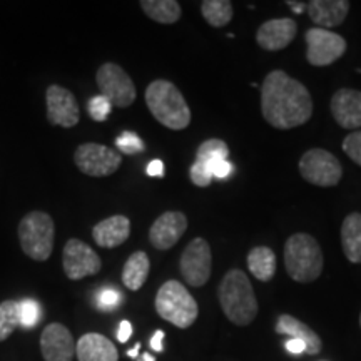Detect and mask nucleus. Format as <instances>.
I'll use <instances>...</instances> for the list:
<instances>
[{
	"instance_id": "obj_1",
	"label": "nucleus",
	"mask_w": 361,
	"mask_h": 361,
	"mask_svg": "<svg viewBox=\"0 0 361 361\" xmlns=\"http://www.w3.org/2000/svg\"><path fill=\"white\" fill-rule=\"evenodd\" d=\"M261 111L269 126L286 130L308 123L313 101L300 80L283 71H271L261 85Z\"/></svg>"
},
{
	"instance_id": "obj_2",
	"label": "nucleus",
	"mask_w": 361,
	"mask_h": 361,
	"mask_svg": "<svg viewBox=\"0 0 361 361\" xmlns=\"http://www.w3.org/2000/svg\"><path fill=\"white\" fill-rule=\"evenodd\" d=\"M219 305L229 322L246 326L258 314V301L247 274L241 269H229L218 288Z\"/></svg>"
},
{
	"instance_id": "obj_3",
	"label": "nucleus",
	"mask_w": 361,
	"mask_h": 361,
	"mask_svg": "<svg viewBox=\"0 0 361 361\" xmlns=\"http://www.w3.org/2000/svg\"><path fill=\"white\" fill-rule=\"evenodd\" d=\"M146 104L157 123L173 130H183L191 124V109L173 82L157 79L146 89Z\"/></svg>"
},
{
	"instance_id": "obj_4",
	"label": "nucleus",
	"mask_w": 361,
	"mask_h": 361,
	"mask_svg": "<svg viewBox=\"0 0 361 361\" xmlns=\"http://www.w3.org/2000/svg\"><path fill=\"white\" fill-rule=\"evenodd\" d=\"M284 266L291 279L298 283H311L323 271V252L318 241L305 233H296L284 245Z\"/></svg>"
},
{
	"instance_id": "obj_5",
	"label": "nucleus",
	"mask_w": 361,
	"mask_h": 361,
	"mask_svg": "<svg viewBox=\"0 0 361 361\" xmlns=\"http://www.w3.org/2000/svg\"><path fill=\"white\" fill-rule=\"evenodd\" d=\"M156 311L162 319L176 328L186 329L197 319L200 308L196 300L183 283L169 279L159 288L156 295Z\"/></svg>"
},
{
	"instance_id": "obj_6",
	"label": "nucleus",
	"mask_w": 361,
	"mask_h": 361,
	"mask_svg": "<svg viewBox=\"0 0 361 361\" xmlns=\"http://www.w3.org/2000/svg\"><path fill=\"white\" fill-rule=\"evenodd\" d=\"M54 219L44 211L25 214L19 224L22 251L34 261H47L54 250Z\"/></svg>"
},
{
	"instance_id": "obj_7",
	"label": "nucleus",
	"mask_w": 361,
	"mask_h": 361,
	"mask_svg": "<svg viewBox=\"0 0 361 361\" xmlns=\"http://www.w3.org/2000/svg\"><path fill=\"white\" fill-rule=\"evenodd\" d=\"M300 173L310 184L319 188H331L341 180L343 168L338 157L329 151L310 149L301 156Z\"/></svg>"
},
{
	"instance_id": "obj_8",
	"label": "nucleus",
	"mask_w": 361,
	"mask_h": 361,
	"mask_svg": "<svg viewBox=\"0 0 361 361\" xmlns=\"http://www.w3.org/2000/svg\"><path fill=\"white\" fill-rule=\"evenodd\" d=\"M96 80L101 89V96L106 97L112 106L124 109L135 101V85L133 79L123 67L114 62H106L99 67Z\"/></svg>"
},
{
	"instance_id": "obj_9",
	"label": "nucleus",
	"mask_w": 361,
	"mask_h": 361,
	"mask_svg": "<svg viewBox=\"0 0 361 361\" xmlns=\"http://www.w3.org/2000/svg\"><path fill=\"white\" fill-rule=\"evenodd\" d=\"M74 162L80 173L92 176V178H106L119 169L123 154L102 144L85 142L75 149Z\"/></svg>"
},
{
	"instance_id": "obj_10",
	"label": "nucleus",
	"mask_w": 361,
	"mask_h": 361,
	"mask_svg": "<svg viewBox=\"0 0 361 361\" xmlns=\"http://www.w3.org/2000/svg\"><path fill=\"white\" fill-rule=\"evenodd\" d=\"M183 278L192 288H201L209 281L213 269V252L206 239L194 238L183 251L179 261Z\"/></svg>"
},
{
	"instance_id": "obj_11",
	"label": "nucleus",
	"mask_w": 361,
	"mask_h": 361,
	"mask_svg": "<svg viewBox=\"0 0 361 361\" xmlns=\"http://www.w3.org/2000/svg\"><path fill=\"white\" fill-rule=\"evenodd\" d=\"M306 45V59L311 66L326 67L336 62L346 52V40L335 32H329L326 29H313L306 30L305 35Z\"/></svg>"
},
{
	"instance_id": "obj_12",
	"label": "nucleus",
	"mask_w": 361,
	"mask_h": 361,
	"mask_svg": "<svg viewBox=\"0 0 361 361\" xmlns=\"http://www.w3.org/2000/svg\"><path fill=\"white\" fill-rule=\"evenodd\" d=\"M64 266L66 276L72 281L94 276L102 268V261L99 255L89 245H85L80 239L72 238L64 246Z\"/></svg>"
},
{
	"instance_id": "obj_13",
	"label": "nucleus",
	"mask_w": 361,
	"mask_h": 361,
	"mask_svg": "<svg viewBox=\"0 0 361 361\" xmlns=\"http://www.w3.org/2000/svg\"><path fill=\"white\" fill-rule=\"evenodd\" d=\"M45 99H47V119L52 126L69 129L79 123V104L71 90L52 84L47 87Z\"/></svg>"
},
{
	"instance_id": "obj_14",
	"label": "nucleus",
	"mask_w": 361,
	"mask_h": 361,
	"mask_svg": "<svg viewBox=\"0 0 361 361\" xmlns=\"http://www.w3.org/2000/svg\"><path fill=\"white\" fill-rule=\"evenodd\" d=\"M40 351L45 361H72L75 356V341L69 328L52 323L44 328L40 336Z\"/></svg>"
},
{
	"instance_id": "obj_15",
	"label": "nucleus",
	"mask_w": 361,
	"mask_h": 361,
	"mask_svg": "<svg viewBox=\"0 0 361 361\" xmlns=\"http://www.w3.org/2000/svg\"><path fill=\"white\" fill-rule=\"evenodd\" d=\"M188 229V218L180 211H166L161 214L151 229H149V241L156 250L166 251L173 247L183 238Z\"/></svg>"
},
{
	"instance_id": "obj_16",
	"label": "nucleus",
	"mask_w": 361,
	"mask_h": 361,
	"mask_svg": "<svg viewBox=\"0 0 361 361\" xmlns=\"http://www.w3.org/2000/svg\"><path fill=\"white\" fill-rule=\"evenodd\" d=\"M298 25L293 19H273L264 22L263 25L258 29L256 34V42L259 44V47H263L264 51H283L290 45L296 37Z\"/></svg>"
},
{
	"instance_id": "obj_17",
	"label": "nucleus",
	"mask_w": 361,
	"mask_h": 361,
	"mask_svg": "<svg viewBox=\"0 0 361 361\" xmlns=\"http://www.w3.org/2000/svg\"><path fill=\"white\" fill-rule=\"evenodd\" d=\"M331 114L341 128H361V90L340 89L331 99Z\"/></svg>"
},
{
	"instance_id": "obj_18",
	"label": "nucleus",
	"mask_w": 361,
	"mask_h": 361,
	"mask_svg": "<svg viewBox=\"0 0 361 361\" xmlns=\"http://www.w3.org/2000/svg\"><path fill=\"white\" fill-rule=\"evenodd\" d=\"M79 361H119L116 345L101 333H85L75 343Z\"/></svg>"
},
{
	"instance_id": "obj_19",
	"label": "nucleus",
	"mask_w": 361,
	"mask_h": 361,
	"mask_svg": "<svg viewBox=\"0 0 361 361\" xmlns=\"http://www.w3.org/2000/svg\"><path fill=\"white\" fill-rule=\"evenodd\" d=\"M308 16L319 29H331L343 24L350 12L346 0H311L308 2Z\"/></svg>"
},
{
	"instance_id": "obj_20",
	"label": "nucleus",
	"mask_w": 361,
	"mask_h": 361,
	"mask_svg": "<svg viewBox=\"0 0 361 361\" xmlns=\"http://www.w3.org/2000/svg\"><path fill=\"white\" fill-rule=\"evenodd\" d=\"M130 234V221L126 216H111V218L102 219L92 229V238L101 247L112 250V247L121 246L129 239Z\"/></svg>"
},
{
	"instance_id": "obj_21",
	"label": "nucleus",
	"mask_w": 361,
	"mask_h": 361,
	"mask_svg": "<svg viewBox=\"0 0 361 361\" xmlns=\"http://www.w3.org/2000/svg\"><path fill=\"white\" fill-rule=\"evenodd\" d=\"M278 335H288L293 340H300L306 345V353L318 355L322 351V340L308 324H305L300 319H296L291 314H281L276 322Z\"/></svg>"
},
{
	"instance_id": "obj_22",
	"label": "nucleus",
	"mask_w": 361,
	"mask_h": 361,
	"mask_svg": "<svg viewBox=\"0 0 361 361\" xmlns=\"http://www.w3.org/2000/svg\"><path fill=\"white\" fill-rule=\"evenodd\" d=\"M343 252L348 261L355 264L361 263V214L351 213L345 218L341 226Z\"/></svg>"
},
{
	"instance_id": "obj_23",
	"label": "nucleus",
	"mask_w": 361,
	"mask_h": 361,
	"mask_svg": "<svg viewBox=\"0 0 361 361\" xmlns=\"http://www.w3.org/2000/svg\"><path fill=\"white\" fill-rule=\"evenodd\" d=\"M149 268H151V263L146 252L135 251L134 255H130L123 268L124 286L130 291L141 290L149 276Z\"/></svg>"
},
{
	"instance_id": "obj_24",
	"label": "nucleus",
	"mask_w": 361,
	"mask_h": 361,
	"mask_svg": "<svg viewBox=\"0 0 361 361\" xmlns=\"http://www.w3.org/2000/svg\"><path fill=\"white\" fill-rule=\"evenodd\" d=\"M247 268L256 279L268 283L276 273V255L266 246L252 247L247 255Z\"/></svg>"
},
{
	"instance_id": "obj_25",
	"label": "nucleus",
	"mask_w": 361,
	"mask_h": 361,
	"mask_svg": "<svg viewBox=\"0 0 361 361\" xmlns=\"http://www.w3.org/2000/svg\"><path fill=\"white\" fill-rule=\"evenodd\" d=\"M141 7L149 19L159 24H176L180 19V6L176 0H142Z\"/></svg>"
},
{
	"instance_id": "obj_26",
	"label": "nucleus",
	"mask_w": 361,
	"mask_h": 361,
	"mask_svg": "<svg viewBox=\"0 0 361 361\" xmlns=\"http://www.w3.org/2000/svg\"><path fill=\"white\" fill-rule=\"evenodd\" d=\"M201 13L211 27L228 25L233 19V4L229 0H204L201 4Z\"/></svg>"
},
{
	"instance_id": "obj_27",
	"label": "nucleus",
	"mask_w": 361,
	"mask_h": 361,
	"mask_svg": "<svg viewBox=\"0 0 361 361\" xmlns=\"http://www.w3.org/2000/svg\"><path fill=\"white\" fill-rule=\"evenodd\" d=\"M17 326H20L19 301L7 300L0 303V341H6Z\"/></svg>"
},
{
	"instance_id": "obj_28",
	"label": "nucleus",
	"mask_w": 361,
	"mask_h": 361,
	"mask_svg": "<svg viewBox=\"0 0 361 361\" xmlns=\"http://www.w3.org/2000/svg\"><path fill=\"white\" fill-rule=\"evenodd\" d=\"M229 147L228 144L221 139H207L197 147L196 161L204 162V164L211 166L216 161H228Z\"/></svg>"
},
{
	"instance_id": "obj_29",
	"label": "nucleus",
	"mask_w": 361,
	"mask_h": 361,
	"mask_svg": "<svg viewBox=\"0 0 361 361\" xmlns=\"http://www.w3.org/2000/svg\"><path fill=\"white\" fill-rule=\"evenodd\" d=\"M42 319V310L40 305L34 300H22L19 301V323L22 328L32 329L37 326Z\"/></svg>"
},
{
	"instance_id": "obj_30",
	"label": "nucleus",
	"mask_w": 361,
	"mask_h": 361,
	"mask_svg": "<svg viewBox=\"0 0 361 361\" xmlns=\"http://www.w3.org/2000/svg\"><path fill=\"white\" fill-rule=\"evenodd\" d=\"M116 147L119 149V154L128 156H135L146 149L144 142L141 141V137L135 133H130V130H124V133L116 139Z\"/></svg>"
},
{
	"instance_id": "obj_31",
	"label": "nucleus",
	"mask_w": 361,
	"mask_h": 361,
	"mask_svg": "<svg viewBox=\"0 0 361 361\" xmlns=\"http://www.w3.org/2000/svg\"><path fill=\"white\" fill-rule=\"evenodd\" d=\"M111 109L112 104L104 96H94L87 104L90 119L96 121V123H104V121H107V117L111 114Z\"/></svg>"
},
{
	"instance_id": "obj_32",
	"label": "nucleus",
	"mask_w": 361,
	"mask_h": 361,
	"mask_svg": "<svg viewBox=\"0 0 361 361\" xmlns=\"http://www.w3.org/2000/svg\"><path fill=\"white\" fill-rule=\"evenodd\" d=\"M123 295L119 291L112 290V288H102L96 295V305L102 311H112L121 305Z\"/></svg>"
},
{
	"instance_id": "obj_33",
	"label": "nucleus",
	"mask_w": 361,
	"mask_h": 361,
	"mask_svg": "<svg viewBox=\"0 0 361 361\" xmlns=\"http://www.w3.org/2000/svg\"><path fill=\"white\" fill-rule=\"evenodd\" d=\"M189 176H191V180H192L194 186H197V188H207L214 179L209 166L204 164V162H200V161H196L191 166Z\"/></svg>"
},
{
	"instance_id": "obj_34",
	"label": "nucleus",
	"mask_w": 361,
	"mask_h": 361,
	"mask_svg": "<svg viewBox=\"0 0 361 361\" xmlns=\"http://www.w3.org/2000/svg\"><path fill=\"white\" fill-rule=\"evenodd\" d=\"M343 151L351 161L361 166V130H355V133L346 135L345 141H343Z\"/></svg>"
},
{
	"instance_id": "obj_35",
	"label": "nucleus",
	"mask_w": 361,
	"mask_h": 361,
	"mask_svg": "<svg viewBox=\"0 0 361 361\" xmlns=\"http://www.w3.org/2000/svg\"><path fill=\"white\" fill-rule=\"evenodd\" d=\"M213 178L216 179H226L233 173V164L229 161H216L209 166Z\"/></svg>"
},
{
	"instance_id": "obj_36",
	"label": "nucleus",
	"mask_w": 361,
	"mask_h": 361,
	"mask_svg": "<svg viewBox=\"0 0 361 361\" xmlns=\"http://www.w3.org/2000/svg\"><path fill=\"white\" fill-rule=\"evenodd\" d=\"M146 173L149 176H152V178H162V176H164V162H162L161 159L151 161L147 164Z\"/></svg>"
},
{
	"instance_id": "obj_37",
	"label": "nucleus",
	"mask_w": 361,
	"mask_h": 361,
	"mask_svg": "<svg viewBox=\"0 0 361 361\" xmlns=\"http://www.w3.org/2000/svg\"><path fill=\"white\" fill-rule=\"evenodd\" d=\"M133 335V324H130L128 319H124V322L119 323V329H117V340L121 343H126Z\"/></svg>"
},
{
	"instance_id": "obj_38",
	"label": "nucleus",
	"mask_w": 361,
	"mask_h": 361,
	"mask_svg": "<svg viewBox=\"0 0 361 361\" xmlns=\"http://www.w3.org/2000/svg\"><path fill=\"white\" fill-rule=\"evenodd\" d=\"M284 348L290 351L291 355L306 353V345H305V343L300 341V340H293V338H290V340L284 343Z\"/></svg>"
},
{
	"instance_id": "obj_39",
	"label": "nucleus",
	"mask_w": 361,
	"mask_h": 361,
	"mask_svg": "<svg viewBox=\"0 0 361 361\" xmlns=\"http://www.w3.org/2000/svg\"><path fill=\"white\" fill-rule=\"evenodd\" d=\"M162 340H164V331H156L151 340V348L154 351H162Z\"/></svg>"
},
{
	"instance_id": "obj_40",
	"label": "nucleus",
	"mask_w": 361,
	"mask_h": 361,
	"mask_svg": "<svg viewBox=\"0 0 361 361\" xmlns=\"http://www.w3.org/2000/svg\"><path fill=\"white\" fill-rule=\"evenodd\" d=\"M286 4L293 8V12H298V13L303 12V8L306 7V4H301V2H291V0H290V2H286Z\"/></svg>"
},
{
	"instance_id": "obj_41",
	"label": "nucleus",
	"mask_w": 361,
	"mask_h": 361,
	"mask_svg": "<svg viewBox=\"0 0 361 361\" xmlns=\"http://www.w3.org/2000/svg\"><path fill=\"white\" fill-rule=\"evenodd\" d=\"M139 348H141V345H139V343H137V345L134 346V350L128 351V355L130 356V358H135V356H137V353H139Z\"/></svg>"
},
{
	"instance_id": "obj_42",
	"label": "nucleus",
	"mask_w": 361,
	"mask_h": 361,
	"mask_svg": "<svg viewBox=\"0 0 361 361\" xmlns=\"http://www.w3.org/2000/svg\"><path fill=\"white\" fill-rule=\"evenodd\" d=\"M142 360H144V361H154V358H152V356L147 355V353L142 355Z\"/></svg>"
},
{
	"instance_id": "obj_43",
	"label": "nucleus",
	"mask_w": 361,
	"mask_h": 361,
	"mask_svg": "<svg viewBox=\"0 0 361 361\" xmlns=\"http://www.w3.org/2000/svg\"><path fill=\"white\" fill-rule=\"evenodd\" d=\"M360 324H361V314H360Z\"/></svg>"
}]
</instances>
